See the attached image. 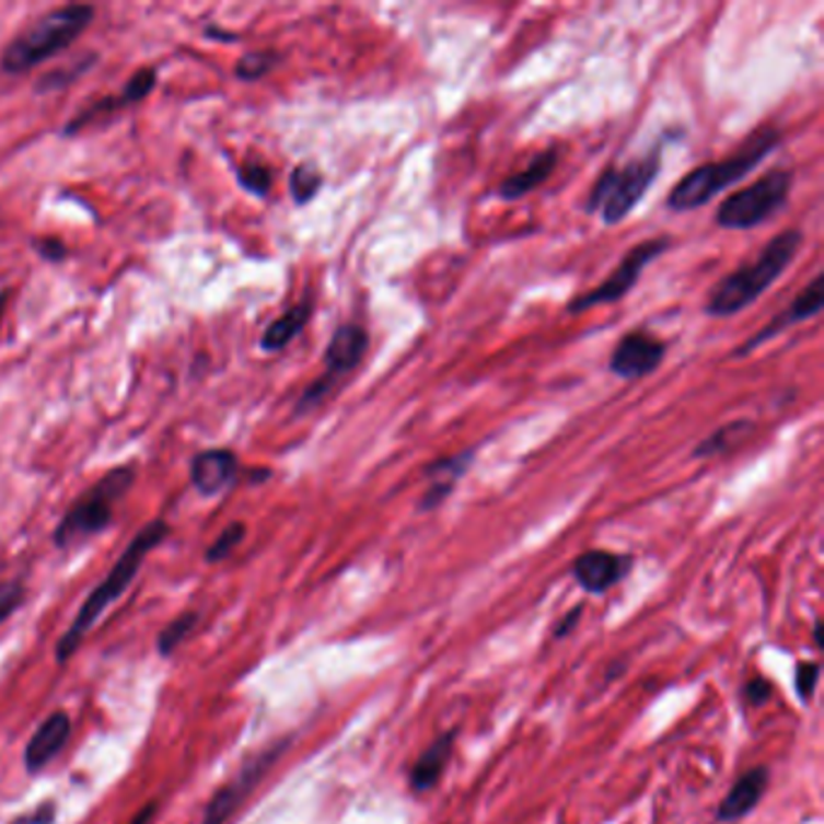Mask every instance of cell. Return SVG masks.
<instances>
[{
    "label": "cell",
    "mask_w": 824,
    "mask_h": 824,
    "mask_svg": "<svg viewBox=\"0 0 824 824\" xmlns=\"http://www.w3.org/2000/svg\"><path fill=\"white\" fill-rule=\"evenodd\" d=\"M452 740H455V733H445L440 740H436L431 747H428L419 759H416L414 769L409 774V784L414 791L426 793L438 784L440 776H443L450 754H452Z\"/></svg>",
    "instance_id": "18"
},
{
    "label": "cell",
    "mask_w": 824,
    "mask_h": 824,
    "mask_svg": "<svg viewBox=\"0 0 824 824\" xmlns=\"http://www.w3.org/2000/svg\"><path fill=\"white\" fill-rule=\"evenodd\" d=\"M752 428V423L747 421H738V423H730L726 428H721L716 436H711L709 440H704V443L696 448V457H706V455H716V452H723L730 448V443H738V440L745 436Z\"/></svg>",
    "instance_id": "24"
},
{
    "label": "cell",
    "mask_w": 824,
    "mask_h": 824,
    "mask_svg": "<svg viewBox=\"0 0 824 824\" xmlns=\"http://www.w3.org/2000/svg\"><path fill=\"white\" fill-rule=\"evenodd\" d=\"M745 696L752 706H759L771 696V684L762 677H754L752 682L745 684Z\"/></svg>",
    "instance_id": "32"
},
{
    "label": "cell",
    "mask_w": 824,
    "mask_h": 824,
    "mask_svg": "<svg viewBox=\"0 0 824 824\" xmlns=\"http://www.w3.org/2000/svg\"><path fill=\"white\" fill-rule=\"evenodd\" d=\"M237 457L230 450H206L192 462V484L204 496L225 491L235 481Z\"/></svg>",
    "instance_id": "15"
},
{
    "label": "cell",
    "mask_w": 824,
    "mask_h": 824,
    "mask_svg": "<svg viewBox=\"0 0 824 824\" xmlns=\"http://www.w3.org/2000/svg\"><path fill=\"white\" fill-rule=\"evenodd\" d=\"M779 141H781L779 131L762 129L759 134H754L735 155L716 160V162H706V165L692 170L687 177H682L677 182V187L672 189L668 208H672L675 213H684V211H694V208L709 204L716 194H721L723 189L730 187V184L740 182L747 172L757 167L759 162L767 158L776 146H779Z\"/></svg>",
    "instance_id": "3"
},
{
    "label": "cell",
    "mask_w": 824,
    "mask_h": 824,
    "mask_svg": "<svg viewBox=\"0 0 824 824\" xmlns=\"http://www.w3.org/2000/svg\"><path fill=\"white\" fill-rule=\"evenodd\" d=\"M5 305H8V293H0V320L5 315Z\"/></svg>",
    "instance_id": "36"
},
{
    "label": "cell",
    "mask_w": 824,
    "mask_h": 824,
    "mask_svg": "<svg viewBox=\"0 0 824 824\" xmlns=\"http://www.w3.org/2000/svg\"><path fill=\"white\" fill-rule=\"evenodd\" d=\"M281 752H283V745L264 752L262 757H257L240 771L237 779H232L228 786L220 788V791L211 798V803H208V808H206L204 824H223L232 815V812L240 808L242 800L249 796L252 788L259 784V779L266 774V769L271 767Z\"/></svg>",
    "instance_id": "11"
},
{
    "label": "cell",
    "mask_w": 824,
    "mask_h": 824,
    "mask_svg": "<svg viewBox=\"0 0 824 824\" xmlns=\"http://www.w3.org/2000/svg\"><path fill=\"white\" fill-rule=\"evenodd\" d=\"M368 346L370 336L358 324H346V327L336 329L327 346V353H324V375L305 390L303 399L298 402V414L315 409V406L327 399L332 390L339 385V380L361 365L368 353Z\"/></svg>",
    "instance_id": "8"
},
{
    "label": "cell",
    "mask_w": 824,
    "mask_h": 824,
    "mask_svg": "<svg viewBox=\"0 0 824 824\" xmlns=\"http://www.w3.org/2000/svg\"><path fill=\"white\" fill-rule=\"evenodd\" d=\"M237 179L247 192L257 194V196H266L271 189L274 174H271V167L264 165L262 160H249V162H245V165H240Z\"/></svg>",
    "instance_id": "23"
},
{
    "label": "cell",
    "mask_w": 824,
    "mask_h": 824,
    "mask_svg": "<svg viewBox=\"0 0 824 824\" xmlns=\"http://www.w3.org/2000/svg\"><path fill=\"white\" fill-rule=\"evenodd\" d=\"M793 187V174L786 170H774L762 179L750 184L747 189L730 194L718 206L716 223L726 230H752L764 220L776 216L788 204V194Z\"/></svg>",
    "instance_id": "7"
},
{
    "label": "cell",
    "mask_w": 824,
    "mask_h": 824,
    "mask_svg": "<svg viewBox=\"0 0 824 824\" xmlns=\"http://www.w3.org/2000/svg\"><path fill=\"white\" fill-rule=\"evenodd\" d=\"M580 619V610H576V612H571V614H568V617L559 624V626H556V629H559V631H556V636H566L568 631H571L573 629V626H576V622Z\"/></svg>",
    "instance_id": "34"
},
{
    "label": "cell",
    "mask_w": 824,
    "mask_h": 824,
    "mask_svg": "<svg viewBox=\"0 0 824 824\" xmlns=\"http://www.w3.org/2000/svg\"><path fill=\"white\" fill-rule=\"evenodd\" d=\"M71 738V716L66 711H54L46 721L37 728L25 747V767L30 774L42 771L58 752L66 747Z\"/></svg>",
    "instance_id": "13"
},
{
    "label": "cell",
    "mask_w": 824,
    "mask_h": 824,
    "mask_svg": "<svg viewBox=\"0 0 824 824\" xmlns=\"http://www.w3.org/2000/svg\"><path fill=\"white\" fill-rule=\"evenodd\" d=\"M196 624H199V614L196 612H184L177 619H172L158 638L160 655H172L177 651V648L196 631Z\"/></svg>",
    "instance_id": "21"
},
{
    "label": "cell",
    "mask_w": 824,
    "mask_h": 824,
    "mask_svg": "<svg viewBox=\"0 0 824 824\" xmlns=\"http://www.w3.org/2000/svg\"><path fill=\"white\" fill-rule=\"evenodd\" d=\"M310 317H312V303L307 298V300H303V303L290 307L286 315H281L276 322L269 324V329H266L264 336H262L264 351H269V353L281 351V348H286L300 332L305 329V324L310 322Z\"/></svg>",
    "instance_id": "20"
},
{
    "label": "cell",
    "mask_w": 824,
    "mask_h": 824,
    "mask_svg": "<svg viewBox=\"0 0 824 824\" xmlns=\"http://www.w3.org/2000/svg\"><path fill=\"white\" fill-rule=\"evenodd\" d=\"M803 245V235L798 230H786L776 235L762 254L752 264L742 266L735 274L726 276L721 283L713 288V293L706 303V312L713 317L738 315L740 310L750 307L764 290H769L781 274L793 264L796 254Z\"/></svg>",
    "instance_id": "2"
},
{
    "label": "cell",
    "mask_w": 824,
    "mask_h": 824,
    "mask_svg": "<svg viewBox=\"0 0 824 824\" xmlns=\"http://www.w3.org/2000/svg\"><path fill=\"white\" fill-rule=\"evenodd\" d=\"M155 810H158V805L155 803H148L141 812H138V815L134 817V822L131 824H150V822H153V815H155Z\"/></svg>",
    "instance_id": "35"
},
{
    "label": "cell",
    "mask_w": 824,
    "mask_h": 824,
    "mask_svg": "<svg viewBox=\"0 0 824 824\" xmlns=\"http://www.w3.org/2000/svg\"><path fill=\"white\" fill-rule=\"evenodd\" d=\"M167 535H170V527L165 520H150L148 525L131 539L129 547H126L124 554L119 556V561L114 564L107 578H104L95 590H92L90 597L83 602V607L78 610L73 624L68 626V631L61 636V641H58L56 646L58 663H68V660L76 655L80 643L85 641V636L90 634L92 626H95V622L104 612H107L112 602L119 600L126 593V588L134 583V578L138 576V568L143 566L148 552L155 549Z\"/></svg>",
    "instance_id": "1"
},
{
    "label": "cell",
    "mask_w": 824,
    "mask_h": 824,
    "mask_svg": "<svg viewBox=\"0 0 824 824\" xmlns=\"http://www.w3.org/2000/svg\"><path fill=\"white\" fill-rule=\"evenodd\" d=\"M320 187L322 174L312 162H303V165H298L293 174H290V194H293V201L300 206L315 199Z\"/></svg>",
    "instance_id": "22"
},
{
    "label": "cell",
    "mask_w": 824,
    "mask_h": 824,
    "mask_svg": "<svg viewBox=\"0 0 824 824\" xmlns=\"http://www.w3.org/2000/svg\"><path fill=\"white\" fill-rule=\"evenodd\" d=\"M474 457V452L467 450L462 452V455H455V457H448V460H438L433 462L431 467H428V477H431V489H428V494L423 496V503L421 508L428 510V508H436L440 506V501L455 489V481L462 477L464 472H467L469 462Z\"/></svg>",
    "instance_id": "19"
},
{
    "label": "cell",
    "mask_w": 824,
    "mask_h": 824,
    "mask_svg": "<svg viewBox=\"0 0 824 824\" xmlns=\"http://www.w3.org/2000/svg\"><path fill=\"white\" fill-rule=\"evenodd\" d=\"M631 559L624 554H612L605 549H593L580 554L573 564L576 583L588 593H605L612 585L629 573Z\"/></svg>",
    "instance_id": "12"
},
{
    "label": "cell",
    "mask_w": 824,
    "mask_h": 824,
    "mask_svg": "<svg viewBox=\"0 0 824 824\" xmlns=\"http://www.w3.org/2000/svg\"><path fill=\"white\" fill-rule=\"evenodd\" d=\"M767 779L769 774L764 767H757V769H750L747 774H742L740 779L735 781L733 791H730L723 803H721V810H718V820L721 822H735L740 817H745L747 812H752L754 808H757L759 798L764 796V791H767Z\"/></svg>",
    "instance_id": "16"
},
{
    "label": "cell",
    "mask_w": 824,
    "mask_h": 824,
    "mask_svg": "<svg viewBox=\"0 0 824 824\" xmlns=\"http://www.w3.org/2000/svg\"><path fill=\"white\" fill-rule=\"evenodd\" d=\"M822 305H824L822 276H815V278H812V283L803 290V293H800V295L793 300V303L788 305V307L781 312V315L776 317V320L769 324V327H764L757 336H754L752 341H747L745 346H742V351H740V353H750V351H754V348H757L759 344L774 339L776 334L786 332L788 327H793V324L805 322V320H810V317L820 315Z\"/></svg>",
    "instance_id": "14"
},
{
    "label": "cell",
    "mask_w": 824,
    "mask_h": 824,
    "mask_svg": "<svg viewBox=\"0 0 824 824\" xmlns=\"http://www.w3.org/2000/svg\"><path fill=\"white\" fill-rule=\"evenodd\" d=\"M817 680H820V665L817 663L798 665V670H796V687H798L800 699H810L812 692H815V687H817Z\"/></svg>",
    "instance_id": "30"
},
{
    "label": "cell",
    "mask_w": 824,
    "mask_h": 824,
    "mask_svg": "<svg viewBox=\"0 0 824 824\" xmlns=\"http://www.w3.org/2000/svg\"><path fill=\"white\" fill-rule=\"evenodd\" d=\"M22 597H25V590H22L18 580H13V583L0 585V624H3L10 617V614H13L20 607Z\"/></svg>",
    "instance_id": "29"
},
{
    "label": "cell",
    "mask_w": 824,
    "mask_h": 824,
    "mask_svg": "<svg viewBox=\"0 0 824 824\" xmlns=\"http://www.w3.org/2000/svg\"><path fill=\"white\" fill-rule=\"evenodd\" d=\"M134 479V467L112 469L107 477L100 479L85 496H80L61 520V525L54 532L56 547H76L78 542H85L88 537L97 535V532L107 530L114 518V503L131 489Z\"/></svg>",
    "instance_id": "5"
},
{
    "label": "cell",
    "mask_w": 824,
    "mask_h": 824,
    "mask_svg": "<svg viewBox=\"0 0 824 824\" xmlns=\"http://www.w3.org/2000/svg\"><path fill=\"white\" fill-rule=\"evenodd\" d=\"M34 247H37V252L42 254V257L49 259V262H58V259L66 257L63 242L56 240V237H42V240L34 242Z\"/></svg>",
    "instance_id": "33"
},
{
    "label": "cell",
    "mask_w": 824,
    "mask_h": 824,
    "mask_svg": "<svg viewBox=\"0 0 824 824\" xmlns=\"http://www.w3.org/2000/svg\"><path fill=\"white\" fill-rule=\"evenodd\" d=\"M660 165H663V160H660V148H655L653 153L634 160L624 170H607L590 192L588 211H602V220L607 225L622 223L641 204L648 187L658 177Z\"/></svg>",
    "instance_id": "6"
},
{
    "label": "cell",
    "mask_w": 824,
    "mask_h": 824,
    "mask_svg": "<svg viewBox=\"0 0 824 824\" xmlns=\"http://www.w3.org/2000/svg\"><path fill=\"white\" fill-rule=\"evenodd\" d=\"M556 162H559L556 150H544V153H539L535 160H532L525 170L510 174L501 187H498L501 199L506 201L522 199V196L530 194L532 189L542 187V184L552 177Z\"/></svg>",
    "instance_id": "17"
},
{
    "label": "cell",
    "mask_w": 824,
    "mask_h": 824,
    "mask_svg": "<svg viewBox=\"0 0 824 824\" xmlns=\"http://www.w3.org/2000/svg\"><path fill=\"white\" fill-rule=\"evenodd\" d=\"M245 532H247V527L242 525V522H232V525H228L223 532H220V537L211 544V547H208L206 559L211 564L225 561L228 556L240 547V542L245 539Z\"/></svg>",
    "instance_id": "25"
},
{
    "label": "cell",
    "mask_w": 824,
    "mask_h": 824,
    "mask_svg": "<svg viewBox=\"0 0 824 824\" xmlns=\"http://www.w3.org/2000/svg\"><path fill=\"white\" fill-rule=\"evenodd\" d=\"M92 18H95L92 5L76 3L51 10L8 44V49L0 56V68L13 76L32 71L46 58L68 49L90 27Z\"/></svg>",
    "instance_id": "4"
},
{
    "label": "cell",
    "mask_w": 824,
    "mask_h": 824,
    "mask_svg": "<svg viewBox=\"0 0 824 824\" xmlns=\"http://www.w3.org/2000/svg\"><path fill=\"white\" fill-rule=\"evenodd\" d=\"M815 643H817V648H822V624L820 622L815 624Z\"/></svg>",
    "instance_id": "37"
},
{
    "label": "cell",
    "mask_w": 824,
    "mask_h": 824,
    "mask_svg": "<svg viewBox=\"0 0 824 824\" xmlns=\"http://www.w3.org/2000/svg\"><path fill=\"white\" fill-rule=\"evenodd\" d=\"M278 56L276 51H252V54H245L237 61L235 66V76L240 80H259L262 76H266L271 71V68L276 66Z\"/></svg>",
    "instance_id": "26"
},
{
    "label": "cell",
    "mask_w": 824,
    "mask_h": 824,
    "mask_svg": "<svg viewBox=\"0 0 824 824\" xmlns=\"http://www.w3.org/2000/svg\"><path fill=\"white\" fill-rule=\"evenodd\" d=\"M670 245L668 237H658V240H646L641 245H636L629 249V254L622 259L617 269L612 271L605 283H600L597 288L590 290V293L576 298L571 305H568V312H585L595 305H605V303H617L629 290L638 283L641 278V271L646 269V264H651L658 259Z\"/></svg>",
    "instance_id": "9"
},
{
    "label": "cell",
    "mask_w": 824,
    "mask_h": 824,
    "mask_svg": "<svg viewBox=\"0 0 824 824\" xmlns=\"http://www.w3.org/2000/svg\"><path fill=\"white\" fill-rule=\"evenodd\" d=\"M155 83H158V76H155L153 68H141V71L134 73V78L129 80V83H126L121 95L129 104L141 102L148 95V92L155 88Z\"/></svg>",
    "instance_id": "28"
},
{
    "label": "cell",
    "mask_w": 824,
    "mask_h": 824,
    "mask_svg": "<svg viewBox=\"0 0 824 824\" xmlns=\"http://www.w3.org/2000/svg\"><path fill=\"white\" fill-rule=\"evenodd\" d=\"M665 353H668L665 344L655 339L653 334H648V332L626 334L617 344V348H614V353L610 358V370L624 380L651 375L653 370L665 361Z\"/></svg>",
    "instance_id": "10"
},
{
    "label": "cell",
    "mask_w": 824,
    "mask_h": 824,
    "mask_svg": "<svg viewBox=\"0 0 824 824\" xmlns=\"http://www.w3.org/2000/svg\"><path fill=\"white\" fill-rule=\"evenodd\" d=\"M92 63H95V56H88V58H83V61L73 63L71 68H63V71H61V68H58V71L46 73V76L39 80V83L34 85V90H37V92H54V90H58V88H66L68 83H73L76 78L83 76Z\"/></svg>",
    "instance_id": "27"
},
{
    "label": "cell",
    "mask_w": 824,
    "mask_h": 824,
    "mask_svg": "<svg viewBox=\"0 0 824 824\" xmlns=\"http://www.w3.org/2000/svg\"><path fill=\"white\" fill-rule=\"evenodd\" d=\"M54 822H56V805L42 803L39 808H34L32 812H27V815H22L10 824H54Z\"/></svg>",
    "instance_id": "31"
}]
</instances>
